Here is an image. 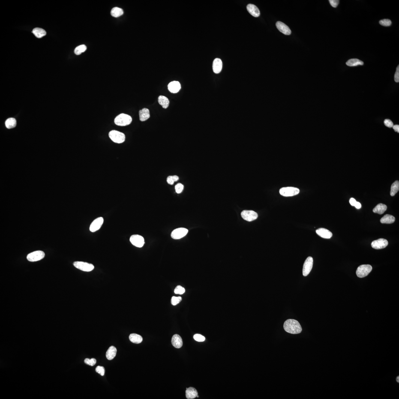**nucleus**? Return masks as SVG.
<instances>
[{
    "label": "nucleus",
    "instance_id": "f257e3e1",
    "mask_svg": "<svg viewBox=\"0 0 399 399\" xmlns=\"http://www.w3.org/2000/svg\"><path fill=\"white\" fill-rule=\"evenodd\" d=\"M283 328L285 331L289 333L297 334L302 331L301 325L297 320L289 319L284 322Z\"/></svg>",
    "mask_w": 399,
    "mask_h": 399
},
{
    "label": "nucleus",
    "instance_id": "f03ea898",
    "mask_svg": "<svg viewBox=\"0 0 399 399\" xmlns=\"http://www.w3.org/2000/svg\"><path fill=\"white\" fill-rule=\"evenodd\" d=\"M132 122L131 117L125 114H121L118 115L114 119V122L116 125L122 127L129 125Z\"/></svg>",
    "mask_w": 399,
    "mask_h": 399
},
{
    "label": "nucleus",
    "instance_id": "7ed1b4c3",
    "mask_svg": "<svg viewBox=\"0 0 399 399\" xmlns=\"http://www.w3.org/2000/svg\"><path fill=\"white\" fill-rule=\"evenodd\" d=\"M109 136L112 141L117 143H123L125 139L124 133L116 130H112L109 132Z\"/></svg>",
    "mask_w": 399,
    "mask_h": 399
},
{
    "label": "nucleus",
    "instance_id": "20e7f679",
    "mask_svg": "<svg viewBox=\"0 0 399 399\" xmlns=\"http://www.w3.org/2000/svg\"><path fill=\"white\" fill-rule=\"evenodd\" d=\"M299 189L292 187H283L280 189V194L285 197H290L299 194Z\"/></svg>",
    "mask_w": 399,
    "mask_h": 399
},
{
    "label": "nucleus",
    "instance_id": "39448f33",
    "mask_svg": "<svg viewBox=\"0 0 399 399\" xmlns=\"http://www.w3.org/2000/svg\"><path fill=\"white\" fill-rule=\"evenodd\" d=\"M372 270V267L370 265H362L358 267L356 271V274L360 278L366 277Z\"/></svg>",
    "mask_w": 399,
    "mask_h": 399
},
{
    "label": "nucleus",
    "instance_id": "423d86ee",
    "mask_svg": "<svg viewBox=\"0 0 399 399\" xmlns=\"http://www.w3.org/2000/svg\"><path fill=\"white\" fill-rule=\"evenodd\" d=\"M73 265L77 269L85 272H90L94 268V266L92 264L84 262H75L73 263Z\"/></svg>",
    "mask_w": 399,
    "mask_h": 399
},
{
    "label": "nucleus",
    "instance_id": "0eeeda50",
    "mask_svg": "<svg viewBox=\"0 0 399 399\" xmlns=\"http://www.w3.org/2000/svg\"><path fill=\"white\" fill-rule=\"evenodd\" d=\"M45 253L42 250H37L29 253L27 256L28 261L31 262L37 261L44 257Z\"/></svg>",
    "mask_w": 399,
    "mask_h": 399
},
{
    "label": "nucleus",
    "instance_id": "6e6552de",
    "mask_svg": "<svg viewBox=\"0 0 399 399\" xmlns=\"http://www.w3.org/2000/svg\"><path fill=\"white\" fill-rule=\"evenodd\" d=\"M188 232V229L184 228H179L174 230L172 232L171 236L175 240H178L183 237L187 235Z\"/></svg>",
    "mask_w": 399,
    "mask_h": 399
},
{
    "label": "nucleus",
    "instance_id": "1a4fd4ad",
    "mask_svg": "<svg viewBox=\"0 0 399 399\" xmlns=\"http://www.w3.org/2000/svg\"><path fill=\"white\" fill-rule=\"evenodd\" d=\"M313 258L309 256L304 262L303 268V274L304 277L308 275L313 267Z\"/></svg>",
    "mask_w": 399,
    "mask_h": 399
},
{
    "label": "nucleus",
    "instance_id": "9d476101",
    "mask_svg": "<svg viewBox=\"0 0 399 399\" xmlns=\"http://www.w3.org/2000/svg\"><path fill=\"white\" fill-rule=\"evenodd\" d=\"M241 216L244 220L248 221H252L257 218L258 214L255 211L252 210L243 211L241 213Z\"/></svg>",
    "mask_w": 399,
    "mask_h": 399
},
{
    "label": "nucleus",
    "instance_id": "9b49d317",
    "mask_svg": "<svg viewBox=\"0 0 399 399\" xmlns=\"http://www.w3.org/2000/svg\"><path fill=\"white\" fill-rule=\"evenodd\" d=\"M130 241L133 245L139 248H141L145 244L144 239L139 235H132L130 238Z\"/></svg>",
    "mask_w": 399,
    "mask_h": 399
},
{
    "label": "nucleus",
    "instance_id": "f8f14e48",
    "mask_svg": "<svg viewBox=\"0 0 399 399\" xmlns=\"http://www.w3.org/2000/svg\"><path fill=\"white\" fill-rule=\"evenodd\" d=\"M388 244V241L387 240L380 238L373 241L371 245L372 248L375 249L380 250L385 248Z\"/></svg>",
    "mask_w": 399,
    "mask_h": 399
},
{
    "label": "nucleus",
    "instance_id": "ddd939ff",
    "mask_svg": "<svg viewBox=\"0 0 399 399\" xmlns=\"http://www.w3.org/2000/svg\"><path fill=\"white\" fill-rule=\"evenodd\" d=\"M103 223V217H100L95 219L90 226V230L92 232H95L99 229Z\"/></svg>",
    "mask_w": 399,
    "mask_h": 399
},
{
    "label": "nucleus",
    "instance_id": "4468645a",
    "mask_svg": "<svg viewBox=\"0 0 399 399\" xmlns=\"http://www.w3.org/2000/svg\"><path fill=\"white\" fill-rule=\"evenodd\" d=\"M276 25L279 31L285 35H289L291 33V31L289 27L283 22H277Z\"/></svg>",
    "mask_w": 399,
    "mask_h": 399
},
{
    "label": "nucleus",
    "instance_id": "2eb2a0df",
    "mask_svg": "<svg viewBox=\"0 0 399 399\" xmlns=\"http://www.w3.org/2000/svg\"><path fill=\"white\" fill-rule=\"evenodd\" d=\"M223 68V63L220 58L214 59L213 63V69L216 74H218L221 71Z\"/></svg>",
    "mask_w": 399,
    "mask_h": 399
},
{
    "label": "nucleus",
    "instance_id": "dca6fc26",
    "mask_svg": "<svg viewBox=\"0 0 399 399\" xmlns=\"http://www.w3.org/2000/svg\"><path fill=\"white\" fill-rule=\"evenodd\" d=\"M316 233L319 236L325 239H330L333 235L332 232L324 228H320L316 230Z\"/></svg>",
    "mask_w": 399,
    "mask_h": 399
},
{
    "label": "nucleus",
    "instance_id": "f3484780",
    "mask_svg": "<svg viewBox=\"0 0 399 399\" xmlns=\"http://www.w3.org/2000/svg\"><path fill=\"white\" fill-rule=\"evenodd\" d=\"M168 88L171 92L176 93L181 90V85L179 82L173 81L170 82L168 85Z\"/></svg>",
    "mask_w": 399,
    "mask_h": 399
},
{
    "label": "nucleus",
    "instance_id": "a211bd4d",
    "mask_svg": "<svg viewBox=\"0 0 399 399\" xmlns=\"http://www.w3.org/2000/svg\"><path fill=\"white\" fill-rule=\"evenodd\" d=\"M247 9L248 12L255 17H258L260 16V12L259 9L254 4H249L247 5Z\"/></svg>",
    "mask_w": 399,
    "mask_h": 399
},
{
    "label": "nucleus",
    "instance_id": "6ab92c4d",
    "mask_svg": "<svg viewBox=\"0 0 399 399\" xmlns=\"http://www.w3.org/2000/svg\"><path fill=\"white\" fill-rule=\"evenodd\" d=\"M172 343L173 346L177 349H179L183 346V340L181 337L178 334L173 336L172 339Z\"/></svg>",
    "mask_w": 399,
    "mask_h": 399
},
{
    "label": "nucleus",
    "instance_id": "aec40b11",
    "mask_svg": "<svg viewBox=\"0 0 399 399\" xmlns=\"http://www.w3.org/2000/svg\"><path fill=\"white\" fill-rule=\"evenodd\" d=\"M186 389V396L187 399H194L197 397L198 392L195 388L189 387L187 388Z\"/></svg>",
    "mask_w": 399,
    "mask_h": 399
},
{
    "label": "nucleus",
    "instance_id": "412c9836",
    "mask_svg": "<svg viewBox=\"0 0 399 399\" xmlns=\"http://www.w3.org/2000/svg\"><path fill=\"white\" fill-rule=\"evenodd\" d=\"M139 119L141 121H145L150 118V112L149 109L146 108H144L142 110L139 111Z\"/></svg>",
    "mask_w": 399,
    "mask_h": 399
},
{
    "label": "nucleus",
    "instance_id": "4be33fe9",
    "mask_svg": "<svg viewBox=\"0 0 399 399\" xmlns=\"http://www.w3.org/2000/svg\"><path fill=\"white\" fill-rule=\"evenodd\" d=\"M117 349L114 346H111L109 348L106 352V356L107 359L111 360L113 359L116 356Z\"/></svg>",
    "mask_w": 399,
    "mask_h": 399
},
{
    "label": "nucleus",
    "instance_id": "5701e85b",
    "mask_svg": "<svg viewBox=\"0 0 399 399\" xmlns=\"http://www.w3.org/2000/svg\"><path fill=\"white\" fill-rule=\"evenodd\" d=\"M395 221V217L390 214H386L380 220L381 223L382 224H392Z\"/></svg>",
    "mask_w": 399,
    "mask_h": 399
},
{
    "label": "nucleus",
    "instance_id": "b1692460",
    "mask_svg": "<svg viewBox=\"0 0 399 399\" xmlns=\"http://www.w3.org/2000/svg\"><path fill=\"white\" fill-rule=\"evenodd\" d=\"M387 206L386 205L380 203L378 204L373 210V212L375 213L382 214L386 211Z\"/></svg>",
    "mask_w": 399,
    "mask_h": 399
},
{
    "label": "nucleus",
    "instance_id": "393cba45",
    "mask_svg": "<svg viewBox=\"0 0 399 399\" xmlns=\"http://www.w3.org/2000/svg\"><path fill=\"white\" fill-rule=\"evenodd\" d=\"M129 339L132 343L135 344H139L142 342L143 340L141 336L135 333H133L129 336Z\"/></svg>",
    "mask_w": 399,
    "mask_h": 399
},
{
    "label": "nucleus",
    "instance_id": "a878e982",
    "mask_svg": "<svg viewBox=\"0 0 399 399\" xmlns=\"http://www.w3.org/2000/svg\"><path fill=\"white\" fill-rule=\"evenodd\" d=\"M346 64L349 66L354 67L359 65L362 66L363 65L364 63L360 60L357 58H352L347 61Z\"/></svg>",
    "mask_w": 399,
    "mask_h": 399
},
{
    "label": "nucleus",
    "instance_id": "bb28decb",
    "mask_svg": "<svg viewBox=\"0 0 399 399\" xmlns=\"http://www.w3.org/2000/svg\"><path fill=\"white\" fill-rule=\"evenodd\" d=\"M158 103L164 108L166 109L168 107L169 104V100L167 97L164 96L160 95L158 97Z\"/></svg>",
    "mask_w": 399,
    "mask_h": 399
},
{
    "label": "nucleus",
    "instance_id": "cd10ccee",
    "mask_svg": "<svg viewBox=\"0 0 399 399\" xmlns=\"http://www.w3.org/2000/svg\"><path fill=\"white\" fill-rule=\"evenodd\" d=\"M32 33L37 38H41L46 35V32L44 30L40 28H35L33 30Z\"/></svg>",
    "mask_w": 399,
    "mask_h": 399
},
{
    "label": "nucleus",
    "instance_id": "c85d7f7f",
    "mask_svg": "<svg viewBox=\"0 0 399 399\" xmlns=\"http://www.w3.org/2000/svg\"><path fill=\"white\" fill-rule=\"evenodd\" d=\"M111 14L114 17H119L124 14L123 10L119 7H114L111 10Z\"/></svg>",
    "mask_w": 399,
    "mask_h": 399
},
{
    "label": "nucleus",
    "instance_id": "c756f323",
    "mask_svg": "<svg viewBox=\"0 0 399 399\" xmlns=\"http://www.w3.org/2000/svg\"><path fill=\"white\" fill-rule=\"evenodd\" d=\"M399 190V181H396L391 185V188L390 195L394 196L398 192Z\"/></svg>",
    "mask_w": 399,
    "mask_h": 399
},
{
    "label": "nucleus",
    "instance_id": "7c9ffc66",
    "mask_svg": "<svg viewBox=\"0 0 399 399\" xmlns=\"http://www.w3.org/2000/svg\"><path fill=\"white\" fill-rule=\"evenodd\" d=\"M6 127L8 129L14 128L16 125V121L14 118H9L5 122Z\"/></svg>",
    "mask_w": 399,
    "mask_h": 399
},
{
    "label": "nucleus",
    "instance_id": "2f4dec72",
    "mask_svg": "<svg viewBox=\"0 0 399 399\" xmlns=\"http://www.w3.org/2000/svg\"><path fill=\"white\" fill-rule=\"evenodd\" d=\"M87 50L86 46L85 45H81L78 46V47L76 48L74 50V53L76 55H79L82 54V52H85Z\"/></svg>",
    "mask_w": 399,
    "mask_h": 399
},
{
    "label": "nucleus",
    "instance_id": "473e14b6",
    "mask_svg": "<svg viewBox=\"0 0 399 399\" xmlns=\"http://www.w3.org/2000/svg\"><path fill=\"white\" fill-rule=\"evenodd\" d=\"M379 23L382 26L387 27L390 26L392 22L390 19H384L379 21Z\"/></svg>",
    "mask_w": 399,
    "mask_h": 399
},
{
    "label": "nucleus",
    "instance_id": "72a5a7b5",
    "mask_svg": "<svg viewBox=\"0 0 399 399\" xmlns=\"http://www.w3.org/2000/svg\"><path fill=\"white\" fill-rule=\"evenodd\" d=\"M185 292V289L182 286L178 285L176 286L174 292L177 294L182 295Z\"/></svg>",
    "mask_w": 399,
    "mask_h": 399
},
{
    "label": "nucleus",
    "instance_id": "f704fd0d",
    "mask_svg": "<svg viewBox=\"0 0 399 399\" xmlns=\"http://www.w3.org/2000/svg\"><path fill=\"white\" fill-rule=\"evenodd\" d=\"M182 300V298L181 297H176L173 296L172 297L171 301V304L172 305L175 306L177 304H179Z\"/></svg>",
    "mask_w": 399,
    "mask_h": 399
},
{
    "label": "nucleus",
    "instance_id": "c9c22d12",
    "mask_svg": "<svg viewBox=\"0 0 399 399\" xmlns=\"http://www.w3.org/2000/svg\"><path fill=\"white\" fill-rule=\"evenodd\" d=\"M84 361L85 364L91 366L95 365L97 363L96 360L94 358H91V359L87 358H85Z\"/></svg>",
    "mask_w": 399,
    "mask_h": 399
},
{
    "label": "nucleus",
    "instance_id": "e433bc0d",
    "mask_svg": "<svg viewBox=\"0 0 399 399\" xmlns=\"http://www.w3.org/2000/svg\"><path fill=\"white\" fill-rule=\"evenodd\" d=\"M175 192L178 194H180L182 192L183 190L184 186L182 184L179 183L175 186Z\"/></svg>",
    "mask_w": 399,
    "mask_h": 399
},
{
    "label": "nucleus",
    "instance_id": "4c0bfd02",
    "mask_svg": "<svg viewBox=\"0 0 399 399\" xmlns=\"http://www.w3.org/2000/svg\"><path fill=\"white\" fill-rule=\"evenodd\" d=\"M194 339L198 342H202L205 340V337L200 334H196L194 336Z\"/></svg>",
    "mask_w": 399,
    "mask_h": 399
},
{
    "label": "nucleus",
    "instance_id": "58836bf2",
    "mask_svg": "<svg viewBox=\"0 0 399 399\" xmlns=\"http://www.w3.org/2000/svg\"><path fill=\"white\" fill-rule=\"evenodd\" d=\"M95 371L97 373L101 375V376H103L104 375L105 369L104 367L98 366L96 368Z\"/></svg>",
    "mask_w": 399,
    "mask_h": 399
},
{
    "label": "nucleus",
    "instance_id": "ea45409f",
    "mask_svg": "<svg viewBox=\"0 0 399 399\" xmlns=\"http://www.w3.org/2000/svg\"><path fill=\"white\" fill-rule=\"evenodd\" d=\"M384 124L385 126L388 127H392L394 126V124L391 120L389 119H385L384 121Z\"/></svg>",
    "mask_w": 399,
    "mask_h": 399
},
{
    "label": "nucleus",
    "instance_id": "a19ab883",
    "mask_svg": "<svg viewBox=\"0 0 399 399\" xmlns=\"http://www.w3.org/2000/svg\"><path fill=\"white\" fill-rule=\"evenodd\" d=\"M394 80L396 82H399V66L397 67L396 71L395 72V74L394 75Z\"/></svg>",
    "mask_w": 399,
    "mask_h": 399
},
{
    "label": "nucleus",
    "instance_id": "79ce46f5",
    "mask_svg": "<svg viewBox=\"0 0 399 399\" xmlns=\"http://www.w3.org/2000/svg\"><path fill=\"white\" fill-rule=\"evenodd\" d=\"M329 1L331 5L333 7H336L339 3L338 0H329Z\"/></svg>",
    "mask_w": 399,
    "mask_h": 399
},
{
    "label": "nucleus",
    "instance_id": "37998d69",
    "mask_svg": "<svg viewBox=\"0 0 399 399\" xmlns=\"http://www.w3.org/2000/svg\"><path fill=\"white\" fill-rule=\"evenodd\" d=\"M167 181L168 183L170 184V185H173L175 182L174 181H173V178H172V176H169L167 177Z\"/></svg>",
    "mask_w": 399,
    "mask_h": 399
},
{
    "label": "nucleus",
    "instance_id": "c03bdc74",
    "mask_svg": "<svg viewBox=\"0 0 399 399\" xmlns=\"http://www.w3.org/2000/svg\"><path fill=\"white\" fill-rule=\"evenodd\" d=\"M356 202L357 201L356 200H355V199L353 198H351L350 200H349V203L350 204V205H352V206H355Z\"/></svg>",
    "mask_w": 399,
    "mask_h": 399
},
{
    "label": "nucleus",
    "instance_id": "a18cd8bd",
    "mask_svg": "<svg viewBox=\"0 0 399 399\" xmlns=\"http://www.w3.org/2000/svg\"><path fill=\"white\" fill-rule=\"evenodd\" d=\"M392 127H393V129H394V131H395V132H397V133H399V125H394Z\"/></svg>",
    "mask_w": 399,
    "mask_h": 399
},
{
    "label": "nucleus",
    "instance_id": "49530a36",
    "mask_svg": "<svg viewBox=\"0 0 399 399\" xmlns=\"http://www.w3.org/2000/svg\"><path fill=\"white\" fill-rule=\"evenodd\" d=\"M354 206H355L357 209H360L361 208V205L360 202H357Z\"/></svg>",
    "mask_w": 399,
    "mask_h": 399
},
{
    "label": "nucleus",
    "instance_id": "de8ad7c7",
    "mask_svg": "<svg viewBox=\"0 0 399 399\" xmlns=\"http://www.w3.org/2000/svg\"><path fill=\"white\" fill-rule=\"evenodd\" d=\"M172 178H173V181H174V182L178 181V179H179V178H178V177L176 175H173V176H172Z\"/></svg>",
    "mask_w": 399,
    "mask_h": 399
},
{
    "label": "nucleus",
    "instance_id": "09e8293b",
    "mask_svg": "<svg viewBox=\"0 0 399 399\" xmlns=\"http://www.w3.org/2000/svg\"><path fill=\"white\" fill-rule=\"evenodd\" d=\"M396 381H397V382H399V376H397V378H396Z\"/></svg>",
    "mask_w": 399,
    "mask_h": 399
}]
</instances>
